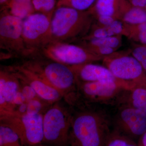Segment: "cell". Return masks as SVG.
<instances>
[{"label":"cell","instance_id":"cell-20","mask_svg":"<svg viewBox=\"0 0 146 146\" xmlns=\"http://www.w3.org/2000/svg\"><path fill=\"white\" fill-rule=\"evenodd\" d=\"M129 25H136L146 22V11L145 8L130 5L123 13L121 20Z\"/></svg>","mask_w":146,"mask_h":146},{"label":"cell","instance_id":"cell-6","mask_svg":"<svg viewBox=\"0 0 146 146\" xmlns=\"http://www.w3.org/2000/svg\"><path fill=\"white\" fill-rule=\"evenodd\" d=\"M39 52L47 59L70 66L93 63L104 58L94 54L81 45L69 42H50Z\"/></svg>","mask_w":146,"mask_h":146},{"label":"cell","instance_id":"cell-18","mask_svg":"<svg viewBox=\"0 0 146 146\" xmlns=\"http://www.w3.org/2000/svg\"><path fill=\"white\" fill-rule=\"evenodd\" d=\"M128 92L127 104L146 113V82L138 84Z\"/></svg>","mask_w":146,"mask_h":146},{"label":"cell","instance_id":"cell-26","mask_svg":"<svg viewBox=\"0 0 146 146\" xmlns=\"http://www.w3.org/2000/svg\"><path fill=\"white\" fill-rule=\"evenodd\" d=\"M46 103H47L39 97L28 101L26 114L36 115L42 113V110H44V104Z\"/></svg>","mask_w":146,"mask_h":146},{"label":"cell","instance_id":"cell-30","mask_svg":"<svg viewBox=\"0 0 146 146\" xmlns=\"http://www.w3.org/2000/svg\"><path fill=\"white\" fill-rule=\"evenodd\" d=\"M96 20L97 23L96 25L99 26H105L112 23L117 19L109 16H98L94 17Z\"/></svg>","mask_w":146,"mask_h":146},{"label":"cell","instance_id":"cell-12","mask_svg":"<svg viewBox=\"0 0 146 146\" xmlns=\"http://www.w3.org/2000/svg\"><path fill=\"white\" fill-rule=\"evenodd\" d=\"M79 94L89 102H107L124 91L117 81H104L78 83Z\"/></svg>","mask_w":146,"mask_h":146},{"label":"cell","instance_id":"cell-32","mask_svg":"<svg viewBox=\"0 0 146 146\" xmlns=\"http://www.w3.org/2000/svg\"><path fill=\"white\" fill-rule=\"evenodd\" d=\"M139 146H146V131L139 139Z\"/></svg>","mask_w":146,"mask_h":146},{"label":"cell","instance_id":"cell-4","mask_svg":"<svg viewBox=\"0 0 146 146\" xmlns=\"http://www.w3.org/2000/svg\"><path fill=\"white\" fill-rule=\"evenodd\" d=\"M73 116L58 102L43 115V143L53 146L68 145Z\"/></svg>","mask_w":146,"mask_h":146},{"label":"cell","instance_id":"cell-24","mask_svg":"<svg viewBox=\"0 0 146 146\" xmlns=\"http://www.w3.org/2000/svg\"><path fill=\"white\" fill-rule=\"evenodd\" d=\"M105 146H139L133 139L115 130L110 133Z\"/></svg>","mask_w":146,"mask_h":146},{"label":"cell","instance_id":"cell-21","mask_svg":"<svg viewBox=\"0 0 146 146\" xmlns=\"http://www.w3.org/2000/svg\"><path fill=\"white\" fill-rule=\"evenodd\" d=\"M121 35L101 38L81 39V46H100L110 47L117 50L122 45Z\"/></svg>","mask_w":146,"mask_h":146},{"label":"cell","instance_id":"cell-7","mask_svg":"<svg viewBox=\"0 0 146 146\" xmlns=\"http://www.w3.org/2000/svg\"><path fill=\"white\" fill-rule=\"evenodd\" d=\"M23 20L2 9L0 16V48L9 56H28L32 54L27 49L23 36Z\"/></svg>","mask_w":146,"mask_h":146},{"label":"cell","instance_id":"cell-35","mask_svg":"<svg viewBox=\"0 0 146 146\" xmlns=\"http://www.w3.org/2000/svg\"><path fill=\"white\" fill-rule=\"evenodd\" d=\"M145 10L146 11V5L145 7Z\"/></svg>","mask_w":146,"mask_h":146},{"label":"cell","instance_id":"cell-2","mask_svg":"<svg viewBox=\"0 0 146 146\" xmlns=\"http://www.w3.org/2000/svg\"><path fill=\"white\" fill-rule=\"evenodd\" d=\"M22 65L57 89L70 104L76 101L79 96L78 81L70 66L50 59H33Z\"/></svg>","mask_w":146,"mask_h":146},{"label":"cell","instance_id":"cell-23","mask_svg":"<svg viewBox=\"0 0 146 146\" xmlns=\"http://www.w3.org/2000/svg\"><path fill=\"white\" fill-rule=\"evenodd\" d=\"M127 37L135 42L146 45V22L136 25H127Z\"/></svg>","mask_w":146,"mask_h":146},{"label":"cell","instance_id":"cell-11","mask_svg":"<svg viewBox=\"0 0 146 146\" xmlns=\"http://www.w3.org/2000/svg\"><path fill=\"white\" fill-rule=\"evenodd\" d=\"M6 69L13 73L21 81L31 86L37 96L47 103L53 104L63 98L57 89L46 83L22 65L9 66Z\"/></svg>","mask_w":146,"mask_h":146},{"label":"cell","instance_id":"cell-16","mask_svg":"<svg viewBox=\"0 0 146 146\" xmlns=\"http://www.w3.org/2000/svg\"><path fill=\"white\" fill-rule=\"evenodd\" d=\"M127 25L120 20H117L107 25L99 26L94 24L89 33L81 39L118 35L127 36Z\"/></svg>","mask_w":146,"mask_h":146},{"label":"cell","instance_id":"cell-5","mask_svg":"<svg viewBox=\"0 0 146 146\" xmlns=\"http://www.w3.org/2000/svg\"><path fill=\"white\" fill-rule=\"evenodd\" d=\"M102 61L124 91H130L138 84L146 82L145 72L132 55L115 52Z\"/></svg>","mask_w":146,"mask_h":146},{"label":"cell","instance_id":"cell-33","mask_svg":"<svg viewBox=\"0 0 146 146\" xmlns=\"http://www.w3.org/2000/svg\"><path fill=\"white\" fill-rule=\"evenodd\" d=\"M10 0H0V4L1 6H2V8L5 7L8 4Z\"/></svg>","mask_w":146,"mask_h":146},{"label":"cell","instance_id":"cell-28","mask_svg":"<svg viewBox=\"0 0 146 146\" xmlns=\"http://www.w3.org/2000/svg\"><path fill=\"white\" fill-rule=\"evenodd\" d=\"M131 55L138 60L146 72V46H139L131 51Z\"/></svg>","mask_w":146,"mask_h":146},{"label":"cell","instance_id":"cell-29","mask_svg":"<svg viewBox=\"0 0 146 146\" xmlns=\"http://www.w3.org/2000/svg\"><path fill=\"white\" fill-rule=\"evenodd\" d=\"M20 81L21 82L20 91H21L24 97L25 98L27 102L39 97L37 96V94L34 89H33L31 86L23 82V81H21L20 80Z\"/></svg>","mask_w":146,"mask_h":146},{"label":"cell","instance_id":"cell-22","mask_svg":"<svg viewBox=\"0 0 146 146\" xmlns=\"http://www.w3.org/2000/svg\"><path fill=\"white\" fill-rule=\"evenodd\" d=\"M97 0H58L56 7H66L80 11H87L95 5Z\"/></svg>","mask_w":146,"mask_h":146},{"label":"cell","instance_id":"cell-10","mask_svg":"<svg viewBox=\"0 0 146 146\" xmlns=\"http://www.w3.org/2000/svg\"><path fill=\"white\" fill-rule=\"evenodd\" d=\"M116 131L134 140L146 131V113L127 104L119 110L116 115Z\"/></svg>","mask_w":146,"mask_h":146},{"label":"cell","instance_id":"cell-14","mask_svg":"<svg viewBox=\"0 0 146 146\" xmlns=\"http://www.w3.org/2000/svg\"><path fill=\"white\" fill-rule=\"evenodd\" d=\"M78 83L104 81H117L106 66L93 63L70 66Z\"/></svg>","mask_w":146,"mask_h":146},{"label":"cell","instance_id":"cell-27","mask_svg":"<svg viewBox=\"0 0 146 146\" xmlns=\"http://www.w3.org/2000/svg\"><path fill=\"white\" fill-rule=\"evenodd\" d=\"M86 48L91 52L99 56L103 57L109 56L114 54L116 52V49L105 46H81Z\"/></svg>","mask_w":146,"mask_h":146},{"label":"cell","instance_id":"cell-15","mask_svg":"<svg viewBox=\"0 0 146 146\" xmlns=\"http://www.w3.org/2000/svg\"><path fill=\"white\" fill-rule=\"evenodd\" d=\"M130 5L127 0H97L89 11L94 18L98 16H109L120 21Z\"/></svg>","mask_w":146,"mask_h":146},{"label":"cell","instance_id":"cell-9","mask_svg":"<svg viewBox=\"0 0 146 146\" xmlns=\"http://www.w3.org/2000/svg\"><path fill=\"white\" fill-rule=\"evenodd\" d=\"M52 16L35 12L23 21V36L27 49L32 54L39 52L51 41Z\"/></svg>","mask_w":146,"mask_h":146},{"label":"cell","instance_id":"cell-25","mask_svg":"<svg viewBox=\"0 0 146 146\" xmlns=\"http://www.w3.org/2000/svg\"><path fill=\"white\" fill-rule=\"evenodd\" d=\"M36 12L52 16L56 8V0H32Z\"/></svg>","mask_w":146,"mask_h":146},{"label":"cell","instance_id":"cell-34","mask_svg":"<svg viewBox=\"0 0 146 146\" xmlns=\"http://www.w3.org/2000/svg\"><path fill=\"white\" fill-rule=\"evenodd\" d=\"M33 146H48L47 145H42V144H40V145H37Z\"/></svg>","mask_w":146,"mask_h":146},{"label":"cell","instance_id":"cell-31","mask_svg":"<svg viewBox=\"0 0 146 146\" xmlns=\"http://www.w3.org/2000/svg\"><path fill=\"white\" fill-rule=\"evenodd\" d=\"M133 6L145 8L146 0H127Z\"/></svg>","mask_w":146,"mask_h":146},{"label":"cell","instance_id":"cell-1","mask_svg":"<svg viewBox=\"0 0 146 146\" xmlns=\"http://www.w3.org/2000/svg\"><path fill=\"white\" fill-rule=\"evenodd\" d=\"M111 132L103 112L84 110L73 116L68 145L70 146H105Z\"/></svg>","mask_w":146,"mask_h":146},{"label":"cell","instance_id":"cell-8","mask_svg":"<svg viewBox=\"0 0 146 146\" xmlns=\"http://www.w3.org/2000/svg\"><path fill=\"white\" fill-rule=\"evenodd\" d=\"M43 115L42 113L19 115L7 113L1 115V121L16 131L24 146L37 145L44 141Z\"/></svg>","mask_w":146,"mask_h":146},{"label":"cell","instance_id":"cell-19","mask_svg":"<svg viewBox=\"0 0 146 146\" xmlns=\"http://www.w3.org/2000/svg\"><path fill=\"white\" fill-rule=\"evenodd\" d=\"M0 146H24L20 136L13 128L1 121Z\"/></svg>","mask_w":146,"mask_h":146},{"label":"cell","instance_id":"cell-3","mask_svg":"<svg viewBox=\"0 0 146 146\" xmlns=\"http://www.w3.org/2000/svg\"><path fill=\"white\" fill-rule=\"evenodd\" d=\"M94 18L89 11L66 7H56L51 21L52 42H69L82 39L89 33Z\"/></svg>","mask_w":146,"mask_h":146},{"label":"cell","instance_id":"cell-17","mask_svg":"<svg viewBox=\"0 0 146 146\" xmlns=\"http://www.w3.org/2000/svg\"><path fill=\"white\" fill-rule=\"evenodd\" d=\"M2 9L23 20L36 12L32 0H10L7 5Z\"/></svg>","mask_w":146,"mask_h":146},{"label":"cell","instance_id":"cell-13","mask_svg":"<svg viewBox=\"0 0 146 146\" xmlns=\"http://www.w3.org/2000/svg\"><path fill=\"white\" fill-rule=\"evenodd\" d=\"M21 89L19 79L7 69L0 72V113L10 112V105Z\"/></svg>","mask_w":146,"mask_h":146}]
</instances>
